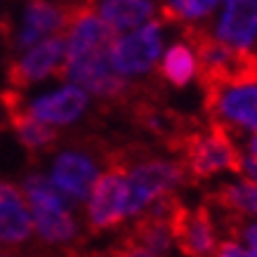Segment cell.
I'll return each instance as SVG.
<instances>
[{"label":"cell","mask_w":257,"mask_h":257,"mask_svg":"<svg viewBox=\"0 0 257 257\" xmlns=\"http://www.w3.org/2000/svg\"><path fill=\"white\" fill-rule=\"evenodd\" d=\"M215 257H257L252 250H248L241 241H234V238H226L217 245V252Z\"/></svg>","instance_id":"21"},{"label":"cell","mask_w":257,"mask_h":257,"mask_svg":"<svg viewBox=\"0 0 257 257\" xmlns=\"http://www.w3.org/2000/svg\"><path fill=\"white\" fill-rule=\"evenodd\" d=\"M229 229L234 231V236L245 245L248 250H252L257 255V222H241V217H229Z\"/></svg>","instance_id":"20"},{"label":"cell","mask_w":257,"mask_h":257,"mask_svg":"<svg viewBox=\"0 0 257 257\" xmlns=\"http://www.w3.org/2000/svg\"><path fill=\"white\" fill-rule=\"evenodd\" d=\"M92 10L118 36L158 19L161 5L158 0H92Z\"/></svg>","instance_id":"15"},{"label":"cell","mask_w":257,"mask_h":257,"mask_svg":"<svg viewBox=\"0 0 257 257\" xmlns=\"http://www.w3.org/2000/svg\"><path fill=\"white\" fill-rule=\"evenodd\" d=\"M26 109H29L31 116H36L43 123L52 125V127H64V125L78 123L87 113L90 94L83 87L66 83V85L57 87L52 92H45L36 97L33 101H29Z\"/></svg>","instance_id":"12"},{"label":"cell","mask_w":257,"mask_h":257,"mask_svg":"<svg viewBox=\"0 0 257 257\" xmlns=\"http://www.w3.org/2000/svg\"><path fill=\"white\" fill-rule=\"evenodd\" d=\"M33 234V217L29 201L12 182L0 179V245H22Z\"/></svg>","instance_id":"14"},{"label":"cell","mask_w":257,"mask_h":257,"mask_svg":"<svg viewBox=\"0 0 257 257\" xmlns=\"http://www.w3.org/2000/svg\"><path fill=\"white\" fill-rule=\"evenodd\" d=\"M111 161L125 168V182H127V217H137L147 210L151 203L161 196L172 194L184 182V168L177 161L168 158H140L127 161L125 154H113Z\"/></svg>","instance_id":"3"},{"label":"cell","mask_w":257,"mask_h":257,"mask_svg":"<svg viewBox=\"0 0 257 257\" xmlns=\"http://www.w3.org/2000/svg\"><path fill=\"white\" fill-rule=\"evenodd\" d=\"M64 57H66V40L64 33L52 36L36 43L33 47L24 50L8 69V80L15 90H24V87L40 83L45 78H62L64 69Z\"/></svg>","instance_id":"8"},{"label":"cell","mask_w":257,"mask_h":257,"mask_svg":"<svg viewBox=\"0 0 257 257\" xmlns=\"http://www.w3.org/2000/svg\"><path fill=\"white\" fill-rule=\"evenodd\" d=\"M215 198L224 210H229V217L257 219V184H252L250 179L243 177L226 182L224 187L217 189Z\"/></svg>","instance_id":"19"},{"label":"cell","mask_w":257,"mask_h":257,"mask_svg":"<svg viewBox=\"0 0 257 257\" xmlns=\"http://www.w3.org/2000/svg\"><path fill=\"white\" fill-rule=\"evenodd\" d=\"M245 149H248L245 154H250L252 158H257V133H252L248 137V142H245Z\"/></svg>","instance_id":"24"},{"label":"cell","mask_w":257,"mask_h":257,"mask_svg":"<svg viewBox=\"0 0 257 257\" xmlns=\"http://www.w3.org/2000/svg\"><path fill=\"white\" fill-rule=\"evenodd\" d=\"M24 196L29 201L36 231L47 245L69 248L78 238V224L73 212L57 187L43 175H29L24 179Z\"/></svg>","instance_id":"2"},{"label":"cell","mask_w":257,"mask_h":257,"mask_svg":"<svg viewBox=\"0 0 257 257\" xmlns=\"http://www.w3.org/2000/svg\"><path fill=\"white\" fill-rule=\"evenodd\" d=\"M97 175H99L97 158L87 149H64L55 161L50 182L71 203H85Z\"/></svg>","instance_id":"11"},{"label":"cell","mask_w":257,"mask_h":257,"mask_svg":"<svg viewBox=\"0 0 257 257\" xmlns=\"http://www.w3.org/2000/svg\"><path fill=\"white\" fill-rule=\"evenodd\" d=\"M208 36L238 55L257 57V0H222Z\"/></svg>","instance_id":"7"},{"label":"cell","mask_w":257,"mask_h":257,"mask_svg":"<svg viewBox=\"0 0 257 257\" xmlns=\"http://www.w3.org/2000/svg\"><path fill=\"white\" fill-rule=\"evenodd\" d=\"M205 109L226 133H257V69L205 83Z\"/></svg>","instance_id":"1"},{"label":"cell","mask_w":257,"mask_h":257,"mask_svg":"<svg viewBox=\"0 0 257 257\" xmlns=\"http://www.w3.org/2000/svg\"><path fill=\"white\" fill-rule=\"evenodd\" d=\"M137 217L140 219L135 222L127 241H133L135 245L154 252L156 257L168 255L172 248V243H175L170 222H168V219H161V217H154V215H147V212H142Z\"/></svg>","instance_id":"17"},{"label":"cell","mask_w":257,"mask_h":257,"mask_svg":"<svg viewBox=\"0 0 257 257\" xmlns=\"http://www.w3.org/2000/svg\"><path fill=\"white\" fill-rule=\"evenodd\" d=\"M106 172L97 175L90 196H87V226L90 231L113 229L127 217V182L125 168L118 161H111Z\"/></svg>","instance_id":"6"},{"label":"cell","mask_w":257,"mask_h":257,"mask_svg":"<svg viewBox=\"0 0 257 257\" xmlns=\"http://www.w3.org/2000/svg\"><path fill=\"white\" fill-rule=\"evenodd\" d=\"M0 101H3V109L8 113V120L15 130L17 140L22 142V147L29 151V154H43V151H50V149L57 144L59 135L52 125L43 123L36 116L29 113L26 109V101L17 90H8V92L0 94Z\"/></svg>","instance_id":"13"},{"label":"cell","mask_w":257,"mask_h":257,"mask_svg":"<svg viewBox=\"0 0 257 257\" xmlns=\"http://www.w3.org/2000/svg\"><path fill=\"white\" fill-rule=\"evenodd\" d=\"M241 172L245 175V179L257 184V158H252L250 154H241Z\"/></svg>","instance_id":"23"},{"label":"cell","mask_w":257,"mask_h":257,"mask_svg":"<svg viewBox=\"0 0 257 257\" xmlns=\"http://www.w3.org/2000/svg\"><path fill=\"white\" fill-rule=\"evenodd\" d=\"M182 168L194 179L241 172V151L231 133L212 123L208 130H196L182 137Z\"/></svg>","instance_id":"4"},{"label":"cell","mask_w":257,"mask_h":257,"mask_svg":"<svg viewBox=\"0 0 257 257\" xmlns=\"http://www.w3.org/2000/svg\"><path fill=\"white\" fill-rule=\"evenodd\" d=\"M165 50V22L154 19L140 29L113 36L111 43V64L118 76L125 80L147 78L158 66Z\"/></svg>","instance_id":"5"},{"label":"cell","mask_w":257,"mask_h":257,"mask_svg":"<svg viewBox=\"0 0 257 257\" xmlns=\"http://www.w3.org/2000/svg\"><path fill=\"white\" fill-rule=\"evenodd\" d=\"M170 224L179 250L187 257H215L219 238L208 208H184L179 203Z\"/></svg>","instance_id":"10"},{"label":"cell","mask_w":257,"mask_h":257,"mask_svg":"<svg viewBox=\"0 0 257 257\" xmlns=\"http://www.w3.org/2000/svg\"><path fill=\"white\" fill-rule=\"evenodd\" d=\"M158 73L172 87H187L201 76L198 50H196V43L189 33L187 38L172 40L163 50L161 62H158Z\"/></svg>","instance_id":"16"},{"label":"cell","mask_w":257,"mask_h":257,"mask_svg":"<svg viewBox=\"0 0 257 257\" xmlns=\"http://www.w3.org/2000/svg\"><path fill=\"white\" fill-rule=\"evenodd\" d=\"M71 8H62L55 0H26L22 10V19L15 33V50L24 52L36 43L66 31Z\"/></svg>","instance_id":"9"},{"label":"cell","mask_w":257,"mask_h":257,"mask_svg":"<svg viewBox=\"0 0 257 257\" xmlns=\"http://www.w3.org/2000/svg\"><path fill=\"white\" fill-rule=\"evenodd\" d=\"M219 5L222 0H161V12L165 22L182 24L189 31H196L205 22H210Z\"/></svg>","instance_id":"18"},{"label":"cell","mask_w":257,"mask_h":257,"mask_svg":"<svg viewBox=\"0 0 257 257\" xmlns=\"http://www.w3.org/2000/svg\"><path fill=\"white\" fill-rule=\"evenodd\" d=\"M113 257H156V255H154V252H149V250H144V248H140V245H135L133 241H127V238H125L120 245H116Z\"/></svg>","instance_id":"22"}]
</instances>
